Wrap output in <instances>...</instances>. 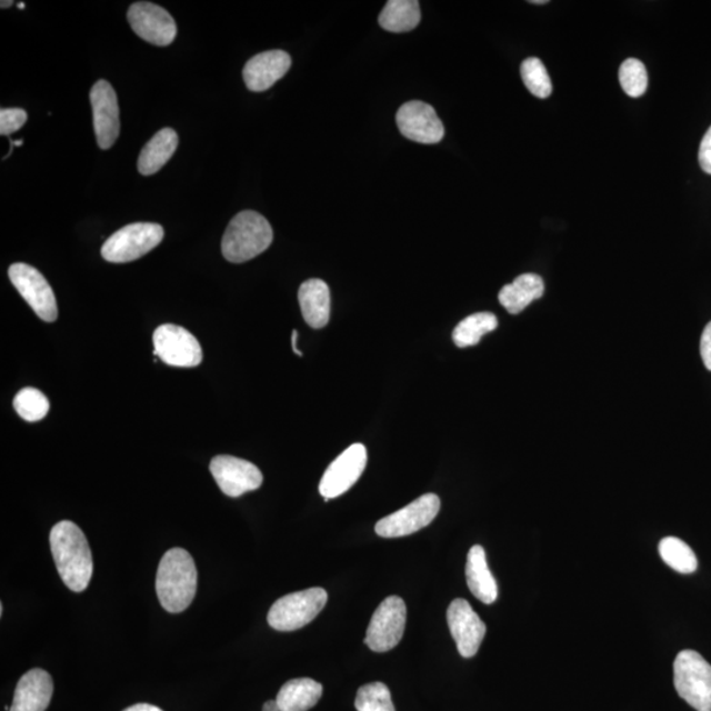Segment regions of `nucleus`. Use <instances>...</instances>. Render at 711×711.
<instances>
[{"instance_id":"1","label":"nucleus","mask_w":711,"mask_h":711,"mask_svg":"<svg viewBox=\"0 0 711 711\" xmlns=\"http://www.w3.org/2000/svg\"><path fill=\"white\" fill-rule=\"evenodd\" d=\"M49 542L63 584L76 593L88 589L94 564L83 531L73 522L62 521L52 529Z\"/></svg>"},{"instance_id":"2","label":"nucleus","mask_w":711,"mask_h":711,"mask_svg":"<svg viewBox=\"0 0 711 711\" xmlns=\"http://www.w3.org/2000/svg\"><path fill=\"white\" fill-rule=\"evenodd\" d=\"M197 567L187 550L172 549L163 554L156 575V592L168 613H182L190 607L197 593Z\"/></svg>"},{"instance_id":"3","label":"nucleus","mask_w":711,"mask_h":711,"mask_svg":"<svg viewBox=\"0 0 711 711\" xmlns=\"http://www.w3.org/2000/svg\"><path fill=\"white\" fill-rule=\"evenodd\" d=\"M272 241L273 230L268 220L259 212L243 211L227 227L222 252L227 261L241 264L266 252Z\"/></svg>"},{"instance_id":"4","label":"nucleus","mask_w":711,"mask_h":711,"mask_svg":"<svg viewBox=\"0 0 711 711\" xmlns=\"http://www.w3.org/2000/svg\"><path fill=\"white\" fill-rule=\"evenodd\" d=\"M674 688L697 711H711V665L699 652L684 650L673 663Z\"/></svg>"},{"instance_id":"5","label":"nucleus","mask_w":711,"mask_h":711,"mask_svg":"<svg viewBox=\"0 0 711 711\" xmlns=\"http://www.w3.org/2000/svg\"><path fill=\"white\" fill-rule=\"evenodd\" d=\"M327 600L329 594L323 588H310L281 597L270 608L268 623L277 631L300 630L316 620Z\"/></svg>"},{"instance_id":"6","label":"nucleus","mask_w":711,"mask_h":711,"mask_svg":"<svg viewBox=\"0 0 711 711\" xmlns=\"http://www.w3.org/2000/svg\"><path fill=\"white\" fill-rule=\"evenodd\" d=\"M163 229L156 223H133L123 227L102 247L106 261L113 264H126L153 251L163 240Z\"/></svg>"},{"instance_id":"7","label":"nucleus","mask_w":711,"mask_h":711,"mask_svg":"<svg viewBox=\"0 0 711 711\" xmlns=\"http://www.w3.org/2000/svg\"><path fill=\"white\" fill-rule=\"evenodd\" d=\"M407 604L391 595L375 609L368 625L365 643L374 652H388L400 644L407 628Z\"/></svg>"},{"instance_id":"8","label":"nucleus","mask_w":711,"mask_h":711,"mask_svg":"<svg viewBox=\"0 0 711 711\" xmlns=\"http://www.w3.org/2000/svg\"><path fill=\"white\" fill-rule=\"evenodd\" d=\"M156 359L178 368H194L203 359L202 348L193 333L176 324H162L153 333Z\"/></svg>"},{"instance_id":"9","label":"nucleus","mask_w":711,"mask_h":711,"mask_svg":"<svg viewBox=\"0 0 711 711\" xmlns=\"http://www.w3.org/2000/svg\"><path fill=\"white\" fill-rule=\"evenodd\" d=\"M9 277L24 301L31 306L34 314L44 322L52 323L59 317L56 296L51 284L38 269L18 262L9 269Z\"/></svg>"},{"instance_id":"10","label":"nucleus","mask_w":711,"mask_h":711,"mask_svg":"<svg viewBox=\"0 0 711 711\" xmlns=\"http://www.w3.org/2000/svg\"><path fill=\"white\" fill-rule=\"evenodd\" d=\"M440 510V498L437 494H423L407 508L382 518L375 524L377 535L381 538H402L411 535L429 525Z\"/></svg>"},{"instance_id":"11","label":"nucleus","mask_w":711,"mask_h":711,"mask_svg":"<svg viewBox=\"0 0 711 711\" xmlns=\"http://www.w3.org/2000/svg\"><path fill=\"white\" fill-rule=\"evenodd\" d=\"M368 453L365 445L353 444L331 462L319 483V492L329 502L340 497L359 481L367 468Z\"/></svg>"},{"instance_id":"12","label":"nucleus","mask_w":711,"mask_h":711,"mask_svg":"<svg viewBox=\"0 0 711 711\" xmlns=\"http://www.w3.org/2000/svg\"><path fill=\"white\" fill-rule=\"evenodd\" d=\"M210 472L226 495L237 498L262 485V473L258 467L243 459L220 454L210 462Z\"/></svg>"},{"instance_id":"13","label":"nucleus","mask_w":711,"mask_h":711,"mask_svg":"<svg viewBox=\"0 0 711 711\" xmlns=\"http://www.w3.org/2000/svg\"><path fill=\"white\" fill-rule=\"evenodd\" d=\"M127 18L133 32L153 46L168 47L176 39L177 24L174 19L158 4L133 3L128 10Z\"/></svg>"},{"instance_id":"14","label":"nucleus","mask_w":711,"mask_h":711,"mask_svg":"<svg viewBox=\"0 0 711 711\" xmlns=\"http://www.w3.org/2000/svg\"><path fill=\"white\" fill-rule=\"evenodd\" d=\"M397 126L404 138L421 144H438L444 138V126L433 107L421 101L404 103L397 112Z\"/></svg>"},{"instance_id":"15","label":"nucleus","mask_w":711,"mask_h":711,"mask_svg":"<svg viewBox=\"0 0 711 711\" xmlns=\"http://www.w3.org/2000/svg\"><path fill=\"white\" fill-rule=\"evenodd\" d=\"M447 622L462 658H473L479 652L487 625L467 600L457 599L447 610Z\"/></svg>"},{"instance_id":"16","label":"nucleus","mask_w":711,"mask_h":711,"mask_svg":"<svg viewBox=\"0 0 711 711\" xmlns=\"http://www.w3.org/2000/svg\"><path fill=\"white\" fill-rule=\"evenodd\" d=\"M90 101L98 147L110 149L116 144L120 132L117 92L109 82L101 80L92 87Z\"/></svg>"},{"instance_id":"17","label":"nucleus","mask_w":711,"mask_h":711,"mask_svg":"<svg viewBox=\"0 0 711 711\" xmlns=\"http://www.w3.org/2000/svg\"><path fill=\"white\" fill-rule=\"evenodd\" d=\"M290 67L291 57L284 51H268L254 56L243 70L247 88L254 92L269 90L288 73Z\"/></svg>"},{"instance_id":"18","label":"nucleus","mask_w":711,"mask_h":711,"mask_svg":"<svg viewBox=\"0 0 711 711\" xmlns=\"http://www.w3.org/2000/svg\"><path fill=\"white\" fill-rule=\"evenodd\" d=\"M52 695V675L34 668L19 680L10 711H46Z\"/></svg>"},{"instance_id":"19","label":"nucleus","mask_w":711,"mask_h":711,"mask_svg":"<svg viewBox=\"0 0 711 711\" xmlns=\"http://www.w3.org/2000/svg\"><path fill=\"white\" fill-rule=\"evenodd\" d=\"M302 316L312 329L319 330L329 323L331 316V294L329 284L311 279L301 284L298 291Z\"/></svg>"},{"instance_id":"20","label":"nucleus","mask_w":711,"mask_h":711,"mask_svg":"<svg viewBox=\"0 0 711 711\" xmlns=\"http://www.w3.org/2000/svg\"><path fill=\"white\" fill-rule=\"evenodd\" d=\"M467 584L475 599L490 604L495 602L498 587L490 572L485 550L481 545H473L468 553L465 567Z\"/></svg>"},{"instance_id":"21","label":"nucleus","mask_w":711,"mask_h":711,"mask_svg":"<svg viewBox=\"0 0 711 711\" xmlns=\"http://www.w3.org/2000/svg\"><path fill=\"white\" fill-rule=\"evenodd\" d=\"M544 294V282L542 277L533 273H525L503 287L498 294V300L510 314H519L533 301L539 300Z\"/></svg>"},{"instance_id":"22","label":"nucleus","mask_w":711,"mask_h":711,"mask_svg":"<svg viewBox=\"0 0 711 711\" xmlns=\"http://www.w3.org/2000/svg\"><path fill=\"white\" fill-rule=\"evenodd\" d=\"M178 134L172 128H163L147 142L139 156L138 168L142 176H152L159 172L166 163L172 159L177 151Z\"/></svg>"},{"instance_id":"23","label":"nucleus","mask_w":711,"mask_h":711,"mask_svg":"<svg viewBox=\"0 0 711 711\" xmlns=\"http://www.w3.org/2000/svg\"><path fill=\"white\" fill-rule=\"evenodd\" d=\"M322 694L323 687L318 681L294 679L280 689L276 701L281 711H308L317 705Z\"/></svg>"},{"instance_id":"24","label":"nucleus","mask_w":711,"mask_h":711,"mask_svg":"<svg viewBox=\"0 0 711 711\" xmlns=\"http://www.w3.org/2000/svg\"><path fill=\"white\" fill-rule=\"evenodd\" d=\"M383 30L394 33L409 32L421 23V9L417 0H389L380 13Z\"/></svg>"},{"instance_id":"25","label":"nucleus","mask_w":711,"mask_h":711,"mask_svg":"<svg viewBox=\"0 0 711 711\" xmlns=\"http://www.w3.org/2000/svg\"><path fill=\"white\" fill-rule=\"evenodd\" d=\"M498 327V320L492 312H478L471 317L461 320L453 330L452 339L459 348L473 347L480 343V340L492 332Z\"/></svg>"},{"instance_id":"26","label":"nucleus","mask_w":711,"mask_h":711,"mask_svg":"<svg viewBox=\"0 0 711 711\" xmlns=\"http://www.w3.org/2000/svg\"><path fill=\"white\" fill-rule=\"evenodd\" d=\"M659 553L668 567L682 574H691L699 567L695 553L685 542L668 537L659 543Z\"/></svg>"},{"instance_id":"27","label":"nucleus","mask_w":711,"mask_h":711,"mask_svg":"<svg viewBox=\"0 0 711 711\" xmlns=\"http://www.w3.org/2000/svg\"><path fill=\"white\" fill-rule=\"evenodd\" d=\"M521 76L524 87L529 89L533 97L547 99L552 94L549 71L537 57H530V59L522 62Z\"/></svg>"},{"instance_id":"28","label":"nucleus","mask_w":711,"mask_h":711,"mask_svg":"<svg viewBox=\"0 0 711 711\" xmlns=\"http://www.w3.org/2000/svg\"><path fill=\"white\" fill-rule=\"evenodd\" d=\"M13 408L27 422H39L49 412L48 398L34 388L21 389L13 400Z\"/></svg>"},{"instance_id":"29","label":"nucleus","mask_w":711,"mask_h":711,"mask_svg":"<svg viewBox=\"0 0 711 711\" xmlns=\"http://www.w3.org/2000/svg\"><path fill=\"white\" fill-rule=\"evenodd\" d=\"M358 711H395L389 688L382 682L362 685L356 697Z\"/></svg>"},{"instance_id":"30","label":"nucleus","mask_w":711,"mask_h":711,"mask_svg":"<svg viewBox=\"0 0 711 711\" xmlns=\"http://www.w3.org/2000/svg\"><path fill=\"white\" fill-rule=\"evenodd\" d=\"M620 83L629 97H642L649 88V74L644 63L637 59L625 60L620 68Z\"/></svg>"},{"instance_id":"31","label":"nucleus","mask_w":711,"mask_h":711,"mask_svg":"<svg viewBox=\"0 0 711 711\" xmlns=\"http://www.w3.org/2000/svg\"><path fill=\"white\" fill-rule=\"evenodd\" d=\"M28 113L21 109L0 110V134L10 137L27 123Z\"/></svg>"},{"instance_id":"32","label":"nucleus","mask_w":711,"mask_h":711,"mask_svg":"<svg viewBox=\"0 0 711 711\" xmlns=\"http://www.w3.org/2000/svg\"><path fill=\"white\" fill-rule=\"evenodd\" d=\"M699 161L703 172L711 176V127L701 141Z\"/></svg>"},{"instance_id":"33","label":"nucleus","mask_w":711,"mask_h":711,"mask_svg":"<svg viewBox=\"0 0 711 711\" xmlns=\"http://www.w3.org/2000/svg\"><path fill=\"white\" fill-rule=\"evenodd\" d=\"M701 358L703 364L711 371V322L705 327L701 337Z\"/></svg>"},{"instance_id":"34","label":"nucleus","mask_w":711,"mask_h":711,"mask_svg":"<svg viewBox=\"0 0 711 711\" xmlns=\"http://www.w3.org/2000/svg\"><path fill=\"white\" fill-rule=\"evenodd\" d=\"M123 711H163V710L154 705H149V703H137V705L127 708Z\"/></svg>"},{"instance_id":"35","label":"nucleus","mask_w":711,"mask_h":711,"mask_svg":"<svg viewBox=\"0 0 711 711\" xmlns=\"http://www.w3.org/2000/svg\"><path fill=\"white\" fill-rule=\"evenodd\" d=\"M297 339H298V331L294 330L293 333H291V347H293V351L296 352V354L302 358L303 353L297 348Z\"/></svg>"},{"instance_id":"36","label":"nucleus","mask_w":711,"mask_h":711,"mask_svg":"<svg viewBox=\"0 0 711 711\" xmlns=\"http://www.w3.org/2000/svg\"><path fill=\"white\" fill-rule=\"evenodd\" d=\"M262 711H281L279 703H277V701H268L266 702L264 708H262Z\"/></svg>"},{"instance_id":"37","label":"nucleus","mask_w":711,"mask_h":711,"mask_svg":"<svg viewBox=\"0 0 711 711\" xmlns=\"http://www.w3.org/2000/svg\"><path fill=\"white\" fill-rule=\"evenodd\" d=\"M13 147H21L23 146V140H17V141H12Z\"/></svg>"},{"instance_id":"38","label":"nucleus","mask_w":711,"mask_h":711,"mask_svg":"<svg viewBox=\"0 0 711 711\" xmlns=\"http://www.w3.org/2000/svg\"><path fill=\"white\" fill-rule=\"evenodd\" d=\"M530 3H532V4H545V3H549V2H545V0H533V2H530Z\"/></svg>"},{"instance_id":"39","label":"nucleus","mask_w":711,"mask_h":711,"mask_svg":"<svg viewBox=\"0 0 711 711\" xmlns=\"http://www.w3.org/2000/svg\"><path fill=\"white\" fill-rule=\"evenodd\" d=\"M13 4V2H2V9H9V7H11Z\"/></svg>"},{"instance_id":"40","label":"nucleus","mask_w":711,"mask_h":711,"mask_svg":"<svg viewBox=\"0 0 711 711\" xmlns=\"http://www.w3.org/2000/svg\"><path fill=\"white\" fill-rule=\"evenodd\" d=\"M18 7H19V9H20V10H24V9H26V4H24V3H21V2H20V3H18Z\"/></svg>"}]
</instances>
